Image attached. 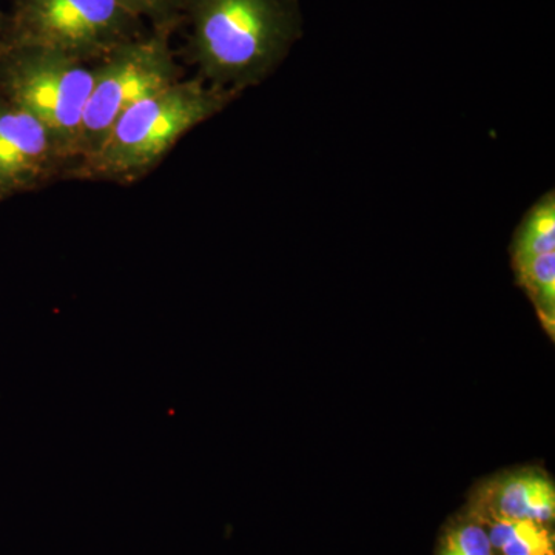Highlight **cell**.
Here are the masks:
<instances>
[{
	"label": "cell",
	"mask_w": 555,
	"mask_h": 555,
	"mask_svg": "<svg viewBox=\"0 0 555 555\" xmlns=\"http://www.w3.org/2000/svg\"><path fill=\"white\" fill-rule=\"evenodd\" d=\"M182 57L196 76L243 93L264 82L301 36L297 0H184Z\"/></svg>",
	"instance_id": "6da1fadb"
},
{
	"label": "cell",
	"mask_w": 555,
	"mask_h": 555,
	"mask_svg": "<svg viewBox=\"0 0 555 555\" xmlns=\"http://www.w3.org/2000/svg\"><path fill=\"white\" fill-rule=\"evenodd\" d=\"M241 94L195 76L145 98L122 113L101 147L82 160L76 181L118 185L142 181L189 131L228 108Z\"/></svg>",
	"instance_id": "7a4b0ae2"
},
{
	"label": "cell",
	"mask_w": 555,
	"mask_h": 555,
	"mask_svg": "<svg viewBox=\"0 0 555 555\" xmlns=\"http://www.w3.org/2000/svg\"><path fill=\"white\" fill-rule=\"evenodd\" d=\"M149 31L118 0H14L0 43L60 51L91 67Z\"/></svg>",
	"instance_id": "3957f363"
},
{
	"label": "cell",
	"mask_w": 555,
	"mask_h": 555,
	"mask_svg": "<svg viewBox=\"0 0 555 555\" xmlns=\"http://www.w3.org/2000/svg\"><path fill=\"white\" fill-rule=\"evenodd\" d=\"M93 87V67L67 54L0 43V96L46 124L79 159L83 109Z\"/></svg>",
	"instance_id": "277c9868"
},
{
	"label": "cell",
	"mask_w": 555,
	"mask_h": 555,
	"mask_svg": "<svg viewBox=\"0 0 555 555\" xmlns=\"http://www.w3.org/2000/svg\"><path fill=\"white\" fill-rule=\"evenodd\" d=\"M169 30H150L112 51L94 69V87L83 109L80 159L101 147L122 113L184 78ZM82 164V163H80Z\"/></svg>",
	"instance_id": "5b68a950"
},
{
	"label": "cell",
	"mask_w": 555,
	"mask_h": 555,
	"mask_svg": "<svg viewBox=\"0 0 555 555\" xmlns=\"http://www.w3.org/2000/svg\"><path fill=\"white\" fill-rule=\"evenodd\" d=\"M79 156L46 124L0 96V203L76 181Z\"/></svg>",
	"instance_id": "8992f818"
},
{
	"label": "cell",
	"mask_w": 555,
	"mask_h": 555,
	"mask_svg": "<svg viewBox=\"0 0 555 555\" xmlns=\"http://www.w3.org/2000/svg\"><path fill=\"white\" fill-rule=\"evenodd\" d=\"M466 507L477 516L529 518L553 525L554 481L537 469L502 474L477 488Z\"/></svg>",
	"instance_id": "52a82bcc"
},
{
	"label": "cell",
	"mask_w": 555,
	"mask_h": 555,
	"mask_svg": "<svg viewBox=\"0 0 555 555\" xmlns=\"http://www.w3.org/2000/svg\"><path fill=\"white\" fill-rule=\"evenodd\" d=\"M474 516L483 524L495 555H555L553 525L529 520V518H503L477 516V514Z\"/></svg>",
	"instance_id": "ba28073f"
},
{
	"label": "cell",
	"mask_w": 555,
	"mask_h": 555,
	"mask_svg": "<svg viewBox=\"0 0 555 555\" xmlns=\"http://www.w3.org/2000/svg\"><path fill=\"white\" fill-rule=\"evenodd\" d=\"M555 251V193H545L526 211L511 246L513 264Z\"/></svg>",
	"instance_id": "9c48e42d"
},
{
	"label": "cell",
	"mask_w": 555,
	"mask_h": 555,
	"mask_svg": "<svg viewBox=\"0 0 555 555\" xmlns=\"http://www.w3.org/2000/svg\"><path fill=\"white\" fill-rule=\"evenodd\" d=\"M540 321L551 335L555 328V251L513 264Z\"/></svg>",
	"instance_id": "30bf717a"
},
{
	"label": "cell",
	"mask_w": 555,
	"mask_h": 555,
	"mask_svg": "<svg viewBox=\"0 0 555 555\" xmlns=\"http://www.w3.org/2000/svg\"><path fill=\"white\" fill-rule=\"evenodd\" d=\"M436 555H495L483 524L467 507L441 529Z\"/></svg>",
	"instance_id": "8fae6325"
},
{
	"label": "cell",
	"mask_w": 555,
	"mask_h": 555,
	"mask_svg": "<svg viewBox=\"0 0 555 555\" xmlns=\"http://www.w3.org/2000/svg\"><path fill=\"white\" fill-rule=\"evenodd\" d=\"M120 7L150 24V30L177 33L182 27L184 0H118Z\"/></svg>",
	"instance_id": "7c38bea8"
},
{
	"label": "cell",
	"mask_w": 555,
	"mask_h": 555,
	"mask_svg": "<svg viewBox=\"0 0 555 555\" xmlns=\"http://www.w3.org/2000/svg\"><path fill=\"white\" fill-rule=\"evenodd\" d=\"M7 24V13H3L2 10H0V36H2L3 28H5Z\"/></svg>",
	"instance_id": "4fadbf2b"
}]
</instances>
